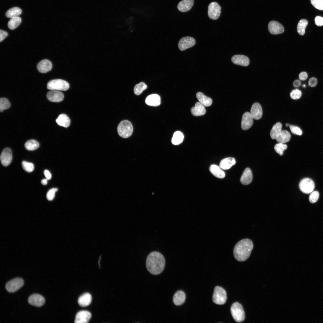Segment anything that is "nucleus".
I'll list each match as a JSON object with an SVG mask.
<instances>
[{
	"instance_id": "47",
	"label": "nucleus",
	"mask_w": 323,
	"mask_h": 323,
	"mask_svg": "<svg viewBox=\"0 0 323 323\" xmlns=\"http://www.w3.org/2000/svg\"><path fill=\"white\" fill-rule=\"evenodd\" d=\"M309 85L311 87L315 86L317 83V80L315 77L310 78L308 82Z\"/></svg>"
},
{
	"instance_id": "11",
	"label": "nucleus",
	"mask_w": 323,
	"mask_h": 323,
	"mask_svg": "<svg viewBox=\"0 0 323 323\" xmlns=\"http://www.w3.org/2000/svg\"><path fill=\"white\" fill-rule=\"evenodd\" d=\"M12 154L11 149L6 148L2 151L0 156V160L2 164L4 166L9 165L11 162Z\"/></svg>"
},
{
	"instance_id": "2",
	"label": "nucleus",
	"mask_w": 323,
	"mask_h": 323,
	"mask_svg": "<svg viewBox=\"0 0 323 323\" xmlns=\"http://www.w3.org/2000/svg\"><path fill=\"white\" fill-rule=\"evenodd\" d=\"M253 247L252 241L245 239L239 241L234 249V255L235 258L239 261H244L249 257Z\"/></svg>"
},
{
	"instance_id": "18",
	"label": "nucleus",
	"mask_w": 323,
	"mask_h": 323,
	"mask_svg": "<svg viewBox=\"0 0 323 323\" xmlns=\"http://www.w3.org/2000/svg\"><path fill=\"white\" fill-rule=\"evenodd\" d=\"M52 64L48 60L44 59L40 61L37 64V68L39 71L41 73H45L51 70Z\"/></svg>"
},
{
	"instance_id": "5",
	"label": "nucleus",
	"mask_w": 323,
	"mask_h": 323,
	"mask_svg": "<svg viewBox=\"0 0 323 323\" xmlns=\"http://www.w3.org/2000/svg\"><path fill=\"white\" fill-rule=\"evenodd\" d=\"M47 88L50 90L66 91L69 87V83L66 81L60 79L51 80L48 83Z\"/></svg>"
},
{
	"instance_id": "41",
	"label": "nucleus",
	"mask_w": 323,
	"mask_h": 323,
	"mask_svg": "<svg viewBox=\"0 0 323 323\" xmlns=\"http://www.w3.org/2000/svg\"><path fill=\"white\" fill-rule=\"evenodd\" d=\"M313 5L319 10H323V0H310Z\"/></svg>"
},
{
	"instance_id": "21",
	"label": "nucleus",
	"mask_w": 323,
	"mask_h": 323,
	"mask_svg": "<svg viewBox=\"0 0 323 323\" xmlns=\"http://www.w3.org/2000/svg\"><path fill=\"white\" fill-rule=\"evenodd\" d=\"M191 112L194 116H199L204 115L206 112L204 106L199 102L196 103L194 106L191 109Z\"/></svg>"
},
{
	"instance_id": "30",
	"label": "nucleus",
	"mask_w": 323,
	"mask_h": 323,
	"mask_svg": "<svg viewBox=\"0 0 323 323\" xmlns=\"http://www.w3.org/2000/svg\"><path fill=\"white\" fill-rule=\"evenodd\" d=\"M291 138L290 133L286 130H282L276 139L278 143H284L288 142Z\"/></svg>"
},
{
	"instance_id": "53",
	"label": "nucleus",
	"mask_w": 323,
	"mask_h": 323,
	"mask_svg": "<svg viewBox=\"0 0 323 323\" xmlns=\"http://www.w3.org/2000/svg\"><path fill=\"white\" fill-rule=\"evenodd\" d=\"M303 87H304L305 88V87H306V86H305V84H304V85H303Z\"/></svg>"
},
{
	"instance_id": "26",
	"label": "nucleus",
	"mask_w": 323,
	"mask_h": 323,
	"mask_svg": "<svg viewBox=\"0 0 323 323\" xmlns=\"http://www.w3.org/2000/svg\"><path fill=\"white\" fill-rule=\"evenodd\" d=\"M220 167L215 164H212L209 167V170L211 173L216 177L222 179L224 178L225 174L224 172Z\"/></svg>"
},
{
	"instance_id": "54",
	"label": "nucleus",
	"mask_w": 323,
	"mask_h": 323,
	"mask_svg": "<svg viewBox=\"0 0 323 323\" xmlns=\"http://www.w3.org/2000/svg\"><path fill=\"white\" fill-rule=\"evenodd\" d=\"M288 124H286V126L287 127V126H288Z\"/></svg>"
},
{
	"instance_id": "36",
	"label": "nucleus",
	"mask_w": 323,
	"mask_h": 323,
	"mask_svg": "<svg viewBox=\"0 0 323 323\" xmlns=\"http://www.w3.org/2000/svg\"><path fill=\"white\" fill-rule=\"evenodd\" d=\"M308 23L307 21L305 19H302L299 21L297 26V31L300 35H303L304 34L305 29Z\"/></svg>"
},
{
	"instance_id": "20",
	"label": "nucleus",
	"mask_w": 323,
	"mask_h": 323,
	"mask_svg": "<svg viewBox=\"0 0 323 323\" xmlns=\"http://www.w3.org/2000/svg\"><path fill=\"white\" fill-rule=\"evenodd\" d=\"M252 179V172L249 168H247L243 173L240 178V181L242 184L247 185L251 182Z\"/></svg>"
},
{
	"instance_id": "42",
	"label": "nucleus",
	"mask_w": 323,
	"mask_h": 323,
	"mask_svg": "<svg viewBox=\"0 0 323 323\" xmlns=\"http://www.w3.org/2000/svg\"><path fill=\"white\" fill-rule=\"evenodd\" d=\"M319 196V193L316 191L312 192L309 197V200L312 203H315L318 200Z\"/></svg>"
},
{
	"instance_id": "39",
	"label": "nucleus",
	"mask_w": 323,
	"mask_h": 323,
	"mask_svg": "<svg viewBox=\"0 0 323 323\" xmlns=\"http://www.w3.org/2000/svg\"><path fill=\"white\" fill-rule=\"evenodd\" d=\"M10 106V103L7 99L5 98L0 99V111L2 112L4 110L8 109Z\"/></svg>"
},
{
	"instance_id": "9",
	"label": "nucleus",
	"mask_w": 323,
	"mask_h": 323,
	"mask_svg": "<svg viewBox=\"0 0 323 323\" xmlns=\"http://www.w3.org/2000/svg\"><path fill=\"white\" fill-rule=\"evenodd\" d=\"M221 7L216 2L211 3L208 6V15L211 19L215 20L220 16L221 13Z\"/></svg>"
},
{
	"instance_id": "29",
	"label": "nucleus",
	"mask_w": 323,
	"mask_h": 323,
	"mask_svg": "<svg viewBox=\"0 0 323 323\" xmlns=\"http://www.w3.org/2000/svg\"><path fill=\"white\" fill-rule=\"evenodd\" d=\"M56 121L59 126L66 128L68 127L70 124V120L69 117L63 114L60 115Z\"/></svg>"
},
{
	"instance_id": "43",
	"label": "nucleus",
	"mask_w": 323,
	"mask_h": 323,
	"mask_svg": "<svg viewBox=\"0 0 323 323\" xmlns=\"http://www.w3.org/2000/svg\"><path fill=\"white\" fill-rule=\"evenodd\" d=\"M58 190V188H52L49 190L46 195L47 199L49 201L53 200L55 197V192Z\"/></svg>"
},
{
	"instance_id": "46",
	"label": "nucleus",
	"mask_w": 323,
	"mask_h": 323,
	"mask_svg": "<svg viewBox=\"0 0 323 323\" xmlns=\"http://www.w3.org/2000/svg\"><path fill=\"white\" fill-rule=\"evenodd\" d=\"M315 23L316 25L318 26L323 25V18L320 16H316L315 19Z\"/></svg>"
},
{
	"instance_id": "1",
	"label": "nucleus",
	"mask_w": 323,
	"mask_h": 323,
	"mask_svg": "<svg viewBox=\"0 0 323 323\" xmlns=\"http://www.w3.org/2000/svg\"><path fill=\"white\" fill-rule=\"evenodd\" d=\"M165 265L164 258L160 252L154 251L147 256L146 260L147 270L151 274L157 275L161 273Z\"/></svg>"
},
{
	"instance_id": "10",
	"label": "nucleus",
	"mask_w": 323,
	"mask_h": 323,
	"mask_svg": "<svg viewBox=\"0 0 323 323\" xmlns=\"http://www.w3.org/2000/svg\"><path fill=\"white\" fill-rule=\"evenodd\" d=\"M195 43V40L193 38L186 36L182 38L179 40L178 46L179 50L183 51L194 46Z\"/></svg>"
},
{
	"instance_id": "38",
	"label": "nucleus",
	"mask_w": 323,
	"mask_h": 323,
	"mask_svg": "<svg viewBox=\"0 0 323 323\" xmlns=\"http://www.w3.org/2000/svg\"><path fill=\"white\" fill-rule=\"evenodd\" d=\"M287 148V145L283 143H278L276 144L274 147L275 150L280 156L283 155L284 151Z\"/></svg>"
},
{
	"instance_id": "7",
	"label": "nucleus",
	"mask_w": 323,
	"mask_h": 323,
	"mask_svg": "<svg viewBox=\"0 0 323 323\" xmlns=\"http://www.w3.org/2000/svg\"><path fill=\"white\" fill-rule=\"evenodd\" d=\"M24 282L22 279L17 278L8 281L6 284L5 287L7 291L9 292H14L24 285Z\"/></svg>"
},
{
	"instance_id": "31",
	"label": "nucleus",
	"mask_w": 323,
	"mask_h": 323,
	"mask_svg": "<svg viewBox=\"0 0 323 323\" xmlns=\"http://www.w3.org/2000/svg\"><path fill=\"white\" fill-rule=\"evenodd\" d=\"M282 125L281 123L278 122L272 127L270 132L271 138L273 139H276L278 134L282 130Z\"/></svg>"
},
{
	"instance_id": "14",
	"label": "nucleus",
	"mask_w": 323,
	"mask_h": 323,
	"mask_svg": "<svg viewBox=\"0 0 323 323\" xmlns=\"http://www.w3.org/2000/svg\"><path fill=\"white\" fill-rule=\"evenodd\" d=\"M92 317L91 313L86 310H82L76 314L74 322L75 323H87Z\"/></svg>"
},
{
	"instance_id": "4",
	"label": "nucleus",
	"mask_w": 323,
	"mask_h": 323,
	"mask_svg": "<svg viewBox=\"0 0 323 323\" xmlns=\"http://www.w3.org/2000/svg\"><path fill=\"white\" fill-rule=\"evenodd\" d=\"M231 312L233 318L236 322H240L244 320V312L242 306L239 303L236 302L232 304Z\"/></svg>"
},
{
	"instance_id": "32",
	"label": "nucleus",
	"mask_w": 323,
	"mask_h": 323,
	"mask_svg": "<svg viewBox=\"0 0 323 323\" xmlns=\"http://www.w3.org/2000/svg\"><path fill=\"white\" fill-rule=\"evenodd\" d=\"M22 12L21 9L17 7H14L9 9L6 13V16L11 18L13 17L18 16Z\"/></svg>"
},
{
	"instance_id": "34",
	"label": "nucleus",
	"mask_w": 323,
	"mask_h": 323,
	"mask_svg": "<svg viewBox=\"0 0 323 323\" xmlns=\"http://www.w3.org/2000/svg\"><path fill=\"white\" fill-rule=\"evenodd\" d=\"M184 138V135L182 132L176 131L173 134L171 140L172 143L175 145H178L183 141Z\"/></svg>"
},
{
	"instance_id": "25",
	"label": "nucleus",
	"mask_w": 323,
	"mask_h": 323,
	"mask_svg": "<svg viewBox=\"0 0 323 323\" xmlns=\"http://www.w3.org/2000/svg\"><path fill=\"white\" fill-rule=\"evenodd\" d=\"M236 163L235 159L232 157H228L222 160L220 163V167L222 169L226 170L230 169Z\"/></svg>"
},
{
	"instance_id": "12",
	"label": "nucleus",
	"mask_w": 323,
	"mask_h": 323,
	"mask_svg": "<svg viewBox=\"0 0 323 323\" xmlns=\"http://www.w3.org/2000/svg\"><path fill=\"white\" fill-rule=\"evenodd\" d=\"M28 301L32 305L40 307L44 304L45 299L42 296L39 294H34L29 297Z\"/></svg>"
},
{
	"instance_id": "24",
	"label": "nucleus",
	"mask_w": 323,
	"mask_h": 323,
	"mask_svg": "<svg viewBox=\"0 0 323 323\" xmlns=\"http://www.w3.org/2000/svg\"><path fill=\"white\" fill-rule=\"evenodd\" d=\"M193 4V0H182L178 4L177 8L180 11L185 12L191 8Z\"/></svg>"
},
{
	"instance_id": "16",
	"label": "nucleus",
	"mask_w": 323,
	"mask_h": 323,
	"mask_svg": "<svg viewBox=\"0 0 323 323\" xmlns=\"http://www.w3.org/2000/svg\"><path fill=\"white\" fill-rule=\"evenodd\" d=\"M253 119L250 112H245L243 114L242 119L241 127L242 129L246 130L249 129L253 124Z\"/></svg>"
},
{
	"instance_id": "51",
	"label": "nucleus",
	"mask_w": 323,
	"mask_h": 323,
	"mask_svg": "<svg viewBox=\"0 0 323 323\" xmlns=\"http://www.w3.org/2000/svg\"><path fill=\"white\" fill-rule=\"evenodd\" d=\"M301 85V81L298 80H295L293 83V85L294 87H298Z\"/></svg>"
},
{
	"instance_id": "52",
	"label": "nucleus",
	"mask_w": 323,
	"mask_h": 323,
	"mask_svg": "<svg viewBox=\"0 0 323 323\" xmlns=\"http://www.w3.org/2000/svg\"><path fill=\"white\" fill-rule=\"evenodd\" d=\"M48 180L46 178L42 179L41 181V184L43 185H46L48 183Z\"/></svg>"
},
{
	"instance_id": "6",
	"label": "nucleus",
	"mask_w": 323,
	"mask_h": 323,
	"mask_svg": "<svg viewBox=\"0 0 323 323\" xmlns=\"http://www.w3.org/2000/svg\"><path fill=\"white\" fill-rule=\"evenodd\" d=\"M227 300V294L226 291L223 288L216 286L215 287L212 297L213 302L217 304H224Z\"/></svg>"
},
{
	"instance_id": "8",
	"label": "nucleus",
	"mask_w": 323,
	"mask_h": 323,
	"mask_svg": "<svg viewBox=\"0 0 323 323\" xmlns=\"http://www.w3.org/2000/svg\"><path fill=\"white\" fill-rule=\"evenodd\" d=\"M315 187L313 181L309 178L302 179L299 184V188L303 193L309 194L313 191Z\"/></svg>"
},
{
	"instance_id": "44",
	"label": "nucleus",
	"mask_w": 323,
	"mask_h": 323,
	"mask_svg": "<svg viewBox=\"0 0 323 323\" xmlns=\"http://www.w3.org/2000/svg\"><path fill=\"white\" fill-rule=\"evenodd\" d=\"M302 95L301 92L298 89H295L292 90L290 94L291 97L294 100H296L299 98Z\"/></svg>"
},
{
	"instance_id": "13",
	"label": "nucleus",
	"mask_w": 323,
	"mask_h": 323,
	"mask_svg": "<svg viewBox=\"0 0 323 323\" xmlns=\"http://www.w3.org/2000/svg\"><path fill=\"white\" fill-rule=\"evenodd\" d=\"M268 29L271 34L274 35L282 33L284 31V28L282 25L275 21H271L269 23Z\"/></svg>"
},
{
	"instance_id": "49",
	"label": "nucleus",
	"mask_w": 323,
	"mask_h": 323,
	"mask_svg": "<svg viewBox=\"0 0 323 323\" xmlns=\"http://www.w3.org/2000/svg\"><path fill=\"white\" fill-rule=\"evenodd\" d=\"M308 75L305 72H301L299 75V78L302 80H306L308 77Z\"/></svg>"
},
{
	"instance_id": "40",
	"label": "nucleus",
	"mask_w": 323,
	"mask_h": 323,
	"mask_svg": "<svg viewBox=\"0 0 323 323\" xmlns=\"http://www.w3.org/2000/svg\"><path fill=\"white\" fill-rule=\"evenodd\" d=\"M22 166L23 169L28 172H32L34 169V165L33 163L25 161L22 162Z\"/></svg>"
},
{
	"instance_id": "48",
	"label": "nucleus",
	"mask_w": 323,
	"mask_h": 323,
	"mask_svg": "<svg viewBox=\"0 0 323 323\" xmlns=\"http://www.w3.org/2000/svg\"><path fill=\"white\" fill-rule=\"evenodd\" d=\"M8 35V33L5 31L1 30L0 31V42L2 41Z\"/></svg>"
},
{
	"instance_id": "15",
	"label": "nucleus",
	"mask_w": 323,
	"mask_h": 323,
	"mask_svg": "<svg viewBox=\"0 0 323 323\" xmlns=\"http://www.w3.org/2000/svg\"><path fill=\"white\" fill-rule=\"evenodd\" d=\"M46 97L47 99L51 102H59L63 100L64 95L60 91L50 90L47 93Z\"/></svg>"
},
{
	"instance_id": "45",
	"label": "nucleus",
	"mask_w": 323,
	"mask_h": 323,
	"mask_svg": "<svg viewBox=\"0 0 323 323\" xmlns=\"http://www.w3.org/2000/svg\"><path fill=\"white\" fill-rule=\"evenodd\" d=\"M291 132L294 134L301 135L302 134L301 130L298 127L288 124Z\"/></svg>"
},
{
	"instance_id": "17",
	"label": "nucleus",
	"mask_w": 323,
	"mask_h": 323,
	"mask_svg": "<svg viewBox=\"0 0 323 323\" xmlns=\"http://www.w3.org/2000/svg\"><path fill=\"white\" fill-rule=\"evenodd\" d=\"M231 60L235 64L244 66H248L249 63L248 58L242 55H234L232 57Z\"/></svg>"
},
{
	"instance_id": "35",
	"label": "nucleus",
	"mask_w": 323,
	"mask_h": 323,
	"mask_svg": "<svg viewBox=\"0 0 323 323\" xmlns=\"http://www.w3.org/2000/svg\"><path fill=\"white\" fill-rule=\"evenodd\" d=\"M39 143L33 139L28 141L25 143V147L28 150L32 151L37 149L39 147Z\"/></svg>"
},
{
	"instance_id": "19",
	"label": "nucleus",
	"mask_w": 323,
	"mask_h": 323,
	"mask_svg": "<svg viewBox=\"0 0 323 323\" xmlns=\"http://www.w3.org/2000/svg\"><path fill=\"white\" fill-rule=\"evenodd\" d=\"M253 118L255 120H259L262 115V109L261 105L258 103H254L251 108L250 112Z\"/></svg>"
},
{
	"instance_id": "50",
	"label": "nucleus",
	"mask_w": 323,
	"mask_h": 323,
	"mask_svg": "<svg viewBox=\"0 0 323 323\" xmlns=\"http://www.w3.org/2000/svg\"><path fill=\"white\" fill-rule=\"evenodd\" d=\"M44 173L46 179L48 180L50 179L51 177V175L50 172L48 170H45Z\"/></svg>"
},
{
	"instance_id": "3",
	"label": "nucleus",
	"mask_w": 323,
	"mask_h": 323,
	"mask_svg": "<svg viewBox=\"0 0 323 323\" xmlns=\"http://www.w3.org/2000/svg\"><path fill=\"white\" fill-rule=\"evenodd\" d=\"M133 130V127L131 123L127 120L121 121L118 124L117 128L118 135L123 138H126L130 136Z\"/></svg>"
},
{
	"instance_id": "37",
	"label": "nucleus",
	"mask_w": 323,
	"mask_h": 323,
	"mask_svg": "<svg viewBox=\"0 0 323 323\" xmlns=\"http://www.w3.org/2000/svg\"><path fill=\"white\" fill-rule=\"evenodd\" d=\"M147 86L143 82H141L136 84L134 89V92L135 95H139L143 91L147 88Z\"/></svg>"
},
{
	"instance_id": "28",
	"label": "nucleus",
	"mask_w": 323,
	"mask_h": 323,
	"mask_svg": "<svg viewBox=\"0 0 323 323\" xmlns=\"http://www.w3.org/2000/svg\"><path fill=\"white\" fill-rule=\"evenodd\" d=\"M196 96L199 102L204 106L208 107L212 104V99L205 95L202 93L198 92L196 94Z\"/></svg>"
},
{
	"instance_id": "23",
	"label": "nucleus",
	"mask_w": 323,
	"mask_h": 323,
	"mask_svg": "<svg viewBox=\"0 0 323 323\" xmlns=\"http://www.w3.org/2000/svg\"><path fill=\"white\" fill-rule=\"evenodd\" d=\"M92 301V297L91 294L89 293H85L79 298L78 303L80 306L84 307L89 305Z\"/></svg>"
},
{
	"instance_id": "33",
	"label": "nucleus",
	"mask_w": 323,
	"mask_h": 323,
	"mask_svg": "<svg viewBox=\"0 0 323 323\" xmlns=\"http://www.w3.org/2000/svg\"><path fill=\"white\" fill-rule=\"evenodd\" d=\"M21 21V18L19 16L10 18L8 22V28L10 30L15 29L20 24Z\"/></svg>"
},
{
	"instance_id": "27",
	"label": "nucleus",
	"mask_w": 323,
	"mask_h": 323,
	"mask_svg": "<svg viewBox=\"0 0 323 323\" xmlns=\"http://www.w3.org/2000/svg\"><path fill=\"white\" fill-rule=\"evenodd\" d=\"M185 297V294L182 291H178L173 296V302L176 305H180L184 303Z\"/></svg>"
},
{
	"instance_id": "22",
	"label": "nucleus",
	"mask_w": 323,
	"mask_h": 323,
	"mask_svg": "<svg viewBox=\"0 0 323 323\" xmlns=\"http://www.w3.org/2000/svg\"><path fill=\"white\" fill-rule=\"evenodd\" d=\"M146 104L149 106H157L161 103V99L159 95L156 94L150 95L147 97L145 100Z\"/></svg>"
}]
</instances>
